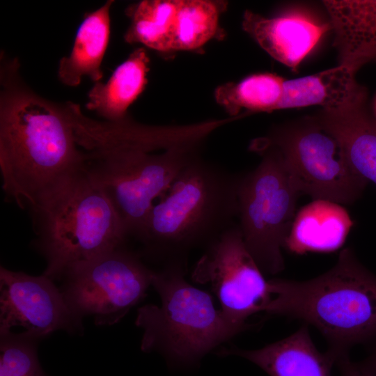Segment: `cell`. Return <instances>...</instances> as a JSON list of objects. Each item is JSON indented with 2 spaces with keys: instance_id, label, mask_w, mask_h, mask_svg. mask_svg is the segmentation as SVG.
Returning a JSON list of instances; mask_svg holds the SVG:
<instances>
[{
  "instance_id": "cell-1",
  "label": "cell",
  "mask_w": 376,
  "mask_h": 376,
  "mask_svg": "<svg viewBox=\"0 0 376 376\" xmlns=\"http://www.w3.org/2000/svg\"><path fill=\"white\" fill-rule=\"evenodd\" d=\"M217 130L210 120L153 125L130 117L103 123L86 148L85 168L136 237L154 205Z\"/></svg>"
},
{
  "instance_id": "cell-2",
  "label": "cell",
  "mask_w": 376,
  "mask_h": 376,
  "mask_svg": "<svg viewBox=\"0 0 376 376\" xmlns=\"http://www.w3.org/2000/svg\"><path fill=\"white\" fill-rule=\"evenodd\" d=\"M17 58L1 53L0 171L2 189L22 209L32 210L85 167L70 102L37 94L19 74Z\"/></svg>"
},
{
  "instance_id": "cell-3",
  "label": "cell",
  "mask_w": 376,
  "mask_h": 376,
  "mask_svg": "<svg viewBox=\"0 0 376 376\" xmlns=\"http://www.w3.org/2000/svg\"><path fill=\"white\" fill-rule=\"evenodd\" d=\"M273 299L267 313L297 318L318 329L337 357L357 344L376 339V276L350 249L336 265L307 281L270 279Z\"/></svg>"
},
{
  "instance_id": "cell-4",
  "label": "cell",
  "mask_w": 376,
  "mask_h": 376,
  "mask_svg": "<svg viewBox=\"0 0 376 376\" xmlns=\"http://www.w3.org/2000/svg\"><path fill=\"white\" fill-rule=\"evenodd\" d=\"M240 175L198 159L154 204L136 236L147 250L182 263L186 251L207 246L235 224Z\"/></svg>"
},
{
  "instance_id": "cell-5",
  "label": "cell",
  "mask_w": 376,
  "mask_h": 376,
  "mask_svg": "<svg viewBox=\"0 0 376 376\" xmlns=\"http://www.w3.org/2000/svg\"><path fill=\"white\" fill-rule=\"evenodd\" d=\"M30 212L47 261L43 274L52 280L123 246L129 237L112 203L85 167Z\"/></svg>"
},
{
  "instance_id": "cell-6",
  "label": "cell",
  "mask_w": 376,
  "mask_h": 376,
  "mask_svg": "<svg viewBox=\"0 0 376 376\" xmlns=\"http://www.w3.org/2000/svg\"><path fill=\"white\" fill-rule=\"evenodd\" d=\"M182 263L153 271L151 285L159 306L138 310L136 324L143 329L141 348L163 354L171 365L192 366L207 353L243 330L230 323L211 296L186 281Z\"/></svg>"
},
{
  "instance_id": "cell-7",
  "label": "cell",
  "mask_w": 376,
  "mask_h": 376,
  "mask_svg": "<svg viewBox=\"0 0 376 376\" xmlns=\"http://www.w3.org/2000/svg\"><path fill=\"white\" fill-rule=\"evenodd\" d=\"M253 148L263 153V159L254 170L240 175L237 224L262 272L276 274L284 269L281 250L301 194L276 148Z\"/></svg>"
},
{
  "instance_id": "cell-8",
  "label": "cell",
  "mask_w": 376,
  "mask_h": 376,
  "mask_svg": "<svg viewBox=\"0 0 376 376\" xmlns=\"http://www.w3.org/2000/svg\"><path fill=\"white\" fill-rule=\"evenodd\" d=\"M253 146L276 148L300 194L314 200L350 204L367 185L349 164L338 140L318 121Z\"/></svg>"
},
{
  "instance_id": "cell-9",
  "label": "cell",
  "mask_w": 376,
  "mask_h": 376,
  "mask_svg": "<svg viewBox=\"0 0 376 376\" xmlns=\"http://www.w3.org/2000/svg\"><path fill=\"white\" fill-rule=\"evenodd\" d=\"M152 273L121 246L71 269L64 276L62 292L77 316L93 315L97 324H114L143 299Z\"/></svg>"
},
{
  "instance_id": "cell-10",
  "label": "cell",
  "mask_w": 376,
  "mask_h": 376,
  "mask_svg": "<svg viewBox=\"0 0 376 376\" xmlns=\"http://www.w3.org/2000/svg\"><path fill=\"white\" fill-rule=\"evenodd\" d=\"M191 279L211 287L226 318L243 331L250 327L247 320L252 315L267 313L273 298L270 281L265 279L236 223L207 246Z\"/></svg>"
},
{
  "instance_id": "cell-11",
  "label": "cell",
  "mask_w": 376,
  "mask_h": 376,
  "mask_svg": "<svg viewBox=\"0 0 376 376\" xmlns=\"http://www.w3.org/2000/svg\"><path fill=\"white\" fill-rule=\"evenodd\" d=\"M79 317L53 280L0 269V331L3 338L29 341L60 329L72 328Z\"/></svg>"
},
{
  "instance_id": "cell-12",
  "label": "cell",
  "mask_w": 376,
  "mask_h": 376,
  "mask_svg": "<svg viewBox=\"0 0 376 376\" xmlns=\"http://www.w3.org/2000/svg\"><path fill=\"white\" fill-rule=\"evenodd\" d=\"M242 27L271 56L293 70L331 29L301 13L265 17L249 10Z\"/></svg>"
},
{
  "instance_id": "cell-13",
  "label": "cell",
  "mask_w": 376,
  "mask_h": 376,
  "mask_svg": "<svg viewBox=\"0 0 376 376\" xmlns=\"http://www.w3.org/2000/svg\"><path fill=\"white\" fill-rule=\"evenodd\" d=\"M357 70L343 64L316 74L285 80L278 109L318 105L327 113L364 107L367 92L356 79Z\"/></svg>"
},
{
  "instance_id": "cell-14",
  "label": "cell",
  "mask_w": 376,
  "mask_h": 376,
  "mask_svg": "<svg viewBox=\"0 0 376 376\" xmlns=\"http://www.w3.org/2000/svg\"><path fill=\"white\" fill-rule=\"evenodd\" d=\"M219 354L243 357L269 376H331L337 361L330 350L321 353L315 347L304 324L290 336L262 348L246 350L224 348Z\"/></svg>"
},
{
  "instance_id": "cell-15",
  "label": "cell",
  "mask_w": 376,
  "mask_h": 376,
  "mask_svg": "<svg viewBox=\"0 0 376 376\" xmlns=\"http://www.w3.org/2000/svg\"><path fill=\"white\" fill-rule=\"evenodd\" d=\"M323 4L340 64L357 71L376 63V0H327Z\"/></svg>"
},
{
  "instance_id": "cell-16",
  "label": "cell",
  "mask_w": 376,
  "mask_h": 376,
  "mask_svg": "<svg viewBox=\"0 0 376 376\" xmlns=\"http://www.w3.org/2000/svg\"><path fill=\"white\" fill-rule=\"evenodd\" d=\"M352 226L340 204L313 200L295 214L284 247L299 254L334 251L344 244Z\"/></svg>"
},
{
  "instance_id": "cell-17",
  "label": "cell",
  "mask_w": 376,
  "mask_h": 376,
  "mask_svg": "<svg viewBox=\"0 0 376 376\" xmlns=\"http://www.w3.org/2000/svg\"><path fill=\"white\" fill-rule=\"evenodd\" d=\"M113 0H108L97 10L85 13L68 56L58 62V77L65 86L79 85L84 77L95 83L101 81V68L110 38V10Z\"/></svg>"
},
{
  "instance_id": "cell-18",
  "label": "cell",
  "mask_w": 376,
  "mask_h": 376,
  "mask_svg": "<svg viewBox=\"0 0 376 376\" xmlns=\"http://www.w3.org/2000/svg\"><path fill=\"white\" fill-rule=\"evenodd\" d=\"M149 65L146 50L142 47L134 49L106 83L94 84L88 93L86 109L95 111L108 122H118L127 118L128 107L147 84Z\"/></svg>"
},
{
  "instance_id": "cell-19",
  "label": "cell",
  "mask_w": 376,
  "mask_h": 376,
  "mask_svg": "<svg viewBox=\"0 0 376 376\" xmlns=\"http://www.w3.org/2000/svg\"><path fill=\"white\" fill-rule=\"evenodd\" d=\"M340 142L354 171L376 185V122L364 107L341 113H323L317 120Z\"/></svg>"
},
{
  "instance_id": "cell-20",
  "label": "cell",
  "mask_w": 376,
  "mask_h": 376,
  "mask_svg": "<svg viewBox=\"0 0 376 376\" xmlns=\"http://www.w3.org/2000/svg\"><path fill=\"white\" fill-rule=\"evenodd\" d=\"M179 0H143L125 10L130 24L124 35L127 43H141L161 53L173 51Z\"/></svg>"
},
{
  "instance_id": "cell-21",
  "label": "cell",
  "mask_w": 376,
  "mask_h": 376,
  "mask_svg": "<svg viewBox=\"0 0 376 376\" xmlns=\"http://www.w3.org/2000/svg\"><path fill=\"white\" fill-rule=\"evenodd\" d=\"M285 79L273 73L254 74L238 82L217 87V102L230 116L241 115L242 109L250 113L277 110L281 100Z\"/></svg>"
},
{
  "instance_id": "cell-22",
  "label": "cell",
  "mask_w": 376,
  "mask_h": 376,
  "mask_svg": "<svg viewBox=\"0 0 376 376\" xmlns=\"http://www.w3.org/2000/svg\"><path fill=\"white\" fill-rule=\"evenodd\" d=\"M226 2L179 0L173 50H194L215 38Z\"/></svg>"
},
{
  "instance_id": "cell-23",
  "label": "cell",
  "mask_w": 376,
  "mask_h": 376,
  "mask_svg": "<svg viewBox=\"0 0 376 376\" xmlns=\"http://www.w3.org/2000/svg\"><path fill=\"white\" fill-rule=\"evenodd\" d=\"M0 376H45L35 349L26 340L3 338L1 344Z\"/></svg>"
},
{
  "instance_id": "cell-24",
  "label": "cell",
  "mask_w": 376,
  "mask_h": 376,
  "mask_svg": "<svg viewBox=\"0 0 376 376\" xmlns=\"http://www.w3.org/2000/svg\"><path fill=\"white\" fill-rule=\"evenodd\" d=\"M342 376H373L363 370L359 365L351 361L349 354L340 357L336 361Z\"/></svg>"
},
{
  "instance_id": "cell-25",
  "label": "cell",
  "mask_w": 376,
  "mask_h": 376,
  "mask_svg": "<svg viewBox=\"0 0 376 376\" xmlns=\"http://www.w3.org/2000/svg\"><path fill=\"white\" fill-rule=\"evenodd\" d=\"M359 366L369 374L376 376V350L363 362L359 363Z\"/></svg>"
}]
</instances>
